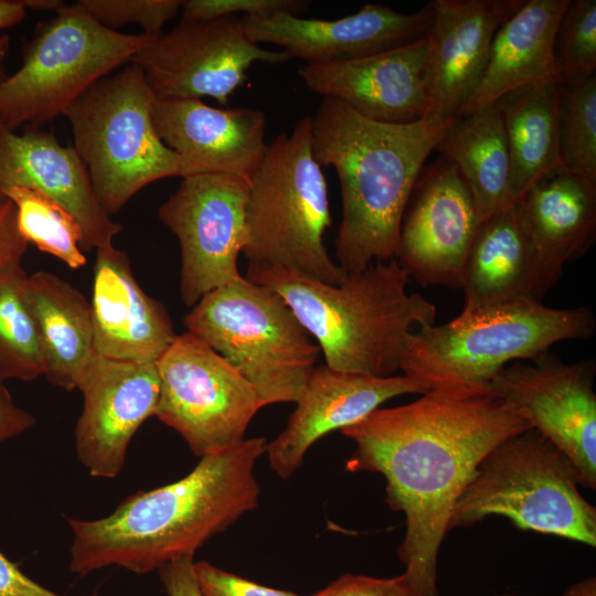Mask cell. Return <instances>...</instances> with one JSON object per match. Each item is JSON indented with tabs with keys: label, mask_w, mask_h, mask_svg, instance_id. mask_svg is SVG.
<instances>
[{
	"label": "cell",
	"mask_w": 596,
	"mask_h": 596,
	"mask_svg": "<svg viewBox=\"0 0 596 596\" xmlns=\"http://www.w3.org/2000/svg\"><path fill=\"white\" fill-rule=\"evenodd\" d=\"M530 428L488 386L449 384L341 430L355 445L345 469L381 473L389 507L405 517L398 556L416 596H438L439 549L478 465Z\"/></svg>",
	"instance_id": "6da1fadb"
},
{
	"label": "cell",
	"mask_w": 596,
	"mask_h": 596,
	"mask_svg": "<svg viewBox=\"0 0 596 596\" xmlns=\"http://www.w3.org/2000/svg\"><path fill=\"white\" fill-rule=\"evenodd\" d=\"M266 446L264 437L244 438L200 457L178 481L128 496L107 517L66 518L73 535L71 571L85 576L119 566L148 574L193 557L209 539L256 508L260 489L254 469Z\"/></svg>",
	"instance_id": "7a4b0ae2"
},
{
	"label": "cell",
	"mask_w": 596,
	"mask_h": 596,
	"mask_svg": "<svg viewBox=\"0 0 596 596\" xmlns=\"http://www.w3.org/2000/svg\"><path fill=\"white\" fill-rule=\"evenodd\" d=\"M451 119L384 124L322 99L311 117V149L317 163L332 166L339 178L336 263L345 273L395 258L412 189Z\"/></svg>",
	"instance_id": "3957f363"
},
{
	"label": "cell",
	"mask_w": 596,
	"mask_h": 596,
	"mask_svg": "<svg viewBox=\"0 0 596 596\" xmlns=\"http://www.w3.org/2000/svg\"><path fill=\"white\" fill-rule=\"evenodd\" d=\"M245 277L276 291L315 339L330 369L375 377L401 370L412 328L435 324L436 307L407 292L396 259L347 273L329 285L285 268L247 269Z\"/></svg>",
	"instance_id": "277c9868"
},
{
	"label": "cell",
	"mask_w": 596,
	"mask_h": 596,
	"mask_svg": "<svg viewBox=\"0 0 596 596\" xmlns=\"http://www.w3.org/2000/svg\"><path fill=\"white\" fill-rule=\"evenodd\" d=\"M246 225L247 269L285 268L329 285L344 279L323 241L331 215L327 181L312 156L311 116L267 146L249 181Z\"/></svg>",
	"instance_id": "5b68a950"
},
{
	"label": "cell",
	"mask_w": 596,
	"mask_h": 596,
	"mask_svg": "<svg viewBox=\"0 0 596 596\" xmlns=\"http://www.w3.org/2000/svg\"><path fill=\"white\" fill-rule=\"evenodd\" d=\"M592 309H556L533 298H515L472 312H460L440 326L414 332L403 358L404 375L432 387L449 384L488 386L514 360H534L561 341L590 339Z\"/></svg>",
	"instance_id": "8992f818"
},
{
	"label": "cell",
	"mask_w": 596,
	"mask_h": 596,
	"mask_svg": "<svg viewBox=\"0 0 596 596\" xmlns=\"http://www.w3.org/2000/svg\"><path fill=\"white\" fill-rule=\"evenodd\" d=\"M155 100L142 70L130 62L92 84L63 114L97 201L109 216L152 182L198 173L159 137Z\"/></svg>",
	"instance_id": "52a82bcc"
},
{
	"label": "cell",
	"mask_w": 596,
	"mask_h": 596,
	"mask_svg": "<svg viewBox=\"0 0 596 596\" xmlns=\"http://www.w3.org/2000/svg\"><path fill=\"white\" fill-rule=\"evenodd\" d=\"M573 462L535 429L497 445L454 507L449 531L502 515L514 526L596 546V509Z\"/></svg>",
	"instance_id": "ba28073f"
},
{
	"label": "cell",
	"mask_w": 596,
	"mask_h": 596,
	"mask_svg": "<svg viewBox=\"0 0 596 596\" xmlns=\"http://www.w3.org/2000/svg\"><path fill=\"white\" fill-rule=\"evenodd\" d=\"M184 326L245 376L264 406L296 403L321 353L287 302L245 276L206 294Z\"/></svg>",
	"instance_id": "9c48e42d"
},
{
	"label": "cell",
	"mask_w": 596,
	"mask_h": 596,
	"mask_svg": "<svg viewBox=\"0 0 596 596\" xmlns=\"http://www.w3.org/2000/svg\"><path fill=\"white\" fill-rule=\"evenodd\" d=\"M157 36L108 29L77 2L65 3L55 17L36 24L21 66L0 83V121L12 130L41 128Z\"/></svg>",
	"instance_id": "30bf717a"
},
{
	"label": "cell",
	"mask_w": 596,
	"mask_h": 596,
	"mask_svg": "<svg viewBox=\"0 0 596 596\" xmlns=\"http://www.w3.org/2000/svg\"><path fill=\"white\" fill-rule=\"evenodd\" d=\"M156 365L160 394L155 416L199 457L243 440L264 407L245 376L189 331L177 336Z\"/></svg>",
	"instance_id": "8fae6325"
},
{
	"label": "cell",
	"mask_w": 596,
	"mask_h": 596,
	"mask_svg": "<svg viewBox=\"0 0 596 596\" xmlns=\"http://www.w3.org/2000/svg\"><path fill=\"white\" fill-rule=\"evenodd\" d=\"M249 182L225 173L181 178L163 202L159 220L180 246L179 291L187 307L237 280L238 256L247 243L246 205Z\"/></svg>",
	"instance_id": "7c38bea8"
},
{
	"label": "cell",
	"mask_w": 596,
	"mask_h": 596,
	"mask_svg": "<svg viewBox=\"0 0 596 596\" xmlns=\"http://www.w3.org/2000/svg\"><path fill=\"white\" fill-rule=\"evenodd\" d=\"M283 50H264L248 38L243 17L182 19L158 35L130 62L143 72L157 99H201L226 105L256 62L284 63Z\"/></svg>",
	"instance_id": "4fadbf2b"
},
{
	"label": "cell",
	"mask_w": 596,
	"mask_h": 596,
	"mask_svg": "<svg viewBox=\"0 0 596 596\" xmlns=\"http://www.w3.org/2000/svg\"><path fill=\"white\" fill-rule=\"evenodd\" d=\"M594 359L565 363L545 353L507 364L488 383L531 428L557 447L578 471L581 486L596 487Z\"/></svg>",
	"instance_id": "5bb4252c"
},
{
	"label": "cell",
	"mask_w": 596,
	"mask_h": 596,
	"mask_svg": "<svg viewBox=\"0 0 596 596\" xmlns=\"http://www.w3.org/2000/svg\"><path fill=\"white\" fill-rule=\"evenodd\" d=\"M481 224L456 166L439 156L424 164L405 207L396 262L423 286L461 289L464 268Z\"/></svg>",
	"instance_id": "9a60e30c"
},
{
	"label": "cell",
	"mask_w": 596,
	"mask_h": 596,
	"mask_svg": "<svg viewBox=\"0 0 596 596\" xmlns=\"http://www.w3.org/2000/svg\"><path fill=\"white\" fill-rule=\"evenodd\" d=\"M83 409L75 426V450L95 478L117 477L139 427L156 414L160 379L156 363L95 353L77 386Z\"/></svg>",
	"instance_id": "2e32d148"
},
{
	"label": "cell",
	"mask_w": 596,
	"mask_h": 596,
	"mask_svg": "<svg viewBox=\"0 0 596 596\" xmlns=\"http://www.w3.org/2000/svg\"><path fill=\"white\" fill-rule=\"evenodd\" d=\"M432 19L430 2L414 13L366 3L336 20L304 19L287 12L269 18L243 17L251 41L277 45L306 64L355 60L407 45L426 36Z\"/></svg>",
	"instance_id": "e0dca14e"
},
{
	"label": "cell",
	"mask_w": 596,
	"mask_h": 596,
	"mask_svg": "<svg viewBox=\"0 0 596 596\" xmlns=\"http://www.w3.org/2000/svg\"><path fill=\"white\" fill-rule=\"evenodd\" d=\"M524 0H433L426 33V118L455 117L483 76L499 28ZM425 118V119H426Z\"/></svg>",
	"instance_id": "ac0fdd59"
},
{
	"label": "cell",
	"mask_w": 596,
	"mask_h": 596,
	"mask_svg": "<svg viewBox=\"0 0 596 596\" xmlns=\"http://www.w3.org/2000/svg\"><path fill=\"white\" fill-rule=\"evenodd\" d=\"M429 390L426 383L404 374L375 377L317 365L286 427L267 443L265 454L270 468L280 478H288L321 437L359 423L395 396Z\"/></svg>",
	"instance_id": "d6986e66"
},
{
	"label": "cell",
	"mask_w": 596,
	"mask_h": 596,
	"mask_svg": "<svg viewBox=\"0 0 596 596\" xmlns=\"http://www.w3.org/2000/svg\"><path fill=\"white\" fill-rule=\"evenodd\" d=\"M426 38L361 58L305 64L298 75L311 92L384 124L426 118Z\"/></svg>",
	"instance_id": "ffe728a7"
},
{
	"label": "cell",
	"mask_w": 596,
	"mask_h": 596,
	"mask_svg": "<svg viewBox=\"0 0 596 596\" xmlns=\"http://www.w3.org/2000/svg\"><path fill=\"white\" fill-rule=\"evenodd\" d=\"M11 187L42 192L63 206L81 226L87 251L113 245L123 228L102 209L73 146L41 128L19 134L0 121V193Z\"/></svg>",
	"instance_id": "44dd1931"
},
{
	"label": "cell",
	"mask_w": 596,
	"mask_h": 596,
	"mask_svg": "<svg viewBox=\"0 0 596 596\" xmlns=\"http://www.w3.org/2000/svg\"><path fill=\"white\" fill-rule=\"evenodd\" d=\"M155 128L162 141L198 173L251 181L266 150V116L255 108H216L201 99H157Z\"/></svg>",
	"instance_id": "7402d4cb"
},
{
	"label": "cell",
	"mask_w": 596,
	"mask_h": 596,
	"mask_svg": "<svg viewBox=\"0 0 596 596\" xmlns=\"http://www.w3.org/2000/svg\"><path fill=\"white\" fill-rule=\"evenodd\" d=\"M95 352L110 359L156 363L177 338L167 308L136 280L128 254L96 249L91 301Z\"/></svg>",
	"instance_id": "603a6c76"
},
{
	"label": "cell",
	"mask_w": 596,
	"mask_h": 596,
	"mask_svg": "<svg viewBox=\"0 0 596 596\" xmlns=\"http://www.w3.org/2000/svg\"><path fill=\"white\" fill-rule=\"evenodd\" d=\"M515 204L538 252L546 292L564 266L595 242L596 181L561 167L531 184Z\"/></svg>",
	"instance_id": "cb8c5ba5"
},
{
	"label": "cell",
	"mask_w": 596,
	"mask_h": 596,
	"mask_svg": "<svg viewBox=\"0 0 596 596\" xmlns=\"http://www.w3.org/2000/svg\"><path fill=\"white\" fill-rule=\"evenodd\" d=\"M461 289V312L515 298L541 301L545 295L538 252L518 204L480 224L466 259Z\"/></svg>",
	"instance_id": "d4e9b609"
},
{
	"label": "cell",
	"mask_w": 596,
	"mask_h": 596,
	"mask_svg": "<svg viewBox=\"0 0 596 596\" xmlns=\"http://www.w3.org/2000/svg\"><path fill=\"white\" fill-rule=\"evenodd\" d=\"M568 1L524 0L496 33L481 82L457 115L555 78V34Z\"/></svg>",
	"instance_id": "484cf974"
},
{
	"label": "cell",
	"mask_w": 596,
	"mask_h": 596,
	"mask_svg": "<svg viewBox=\"0 0 596 596\" xmlns=\"http://www.w3.org/2000/svg\"><path fill=\"white\" fill-rule=\"evenodd\" d=\"M25 291L42 345L44 376L65 391L77 389L96 353L91 302L70 283L43 270L28 276Z\"/></svg>",
	"instance_id": "4316f807"
},
{
	"label": "cell",
	"mask_w": 596,
	"mask_h": 596,
	"mask_svg": "<svg viewBox=\"0 0 596 596\" xmlns=\"http://www.w3.org/2000/svg\"><path fill=\"white\" fill-rule=\"evenodd\" d=\"M558 87L555 78H549L498 102L510 162L505 207L518 203L536 180L562 167Z\"/></svg>",
	"instance_id": "83f0119b"
},
{
	"label": "cell",
	"mask_w": 596,
	"mask_h": 596,
	"mask_svg": "<svg viewBox=\"0 0 596 596\" xmlns=\"http://www.w3.org/2000/svg\"><path fill=\"white\" fill-rule=\"evenodd\" d=\"M434 150L460 172L481 223L505 209L510 162L498 102L453 117Z\"/></svg>",
	"instance_id": "f1b7e54d"
},
{
	"label": "cell",
	"mask_w": 596,
	"mask_h": 596,
	"mask_svg": "<svg viewBox=\"0 0 596 596\" xmlns=\"http://www.w3.org/2000/svg\"><path fill=\"white\" fill-rule=\"evenodd\" d=\"M21 265L0 272V381H33L45 373Z\"/></svg>",
	"instance_id": "f546056e"
},
{
	"label": "cell",
	"mask_w": 596,
	"mask_h": 596,
	"mask_svg": "<svg viewBox=\"0 0 596 596\" xmlns=\"http://www.w3.org/2000/svg\"><path fill=\"white\" fill-rule=\"evenodd\" d=\"M17 210L19 232L36 248L53 255L73 269L87 262L79 248L84 235L75 219L46 194L22 187L2 192Z\"/></svg>",
	"instance_id": "4dcf8cb0"
},
{
	"label": "cell",
	"mask_w": 596,
	"mask_h": 596,
	"mask_svg": "<svg viewBox=\"0 0 596 596\" xmlns=\"http://www.w3.org/2000/svg\"><path fill=\"white\" fill-rule=\"evenodd\" d=\"M558 151L564 169L596 181V76L560 84Z\"/></svg>",
	"instance_id": "1f68e13d"
},
{
	"label": "cell",
	"mask_w": 596,
	"mask_h": 596,
	"mask_svg": "<svg viewBox=\"0 0 596 596\" xmlns=\"http://www.w3.org/2000/svg\"><path fill=\"white\" fill-rule=\"evenodd\" d=\"M553 55L558 84L574 86L595 76V0L568 1L557 26Z\"/></svg>",
	"instance_id": "d6a6232c"
},
{
	"label": "cell",
	"mask_w": 596,
	"mask_h": 596,
	"mask_svg": "<svg viewBox=\"0 0 596 596\" xmlns=\"http://www.w3.org/2000/svg\"><path fill=\"white\" fill-rule=\"evenodd\" d=\"M77 3L108 29L138 24L149 35L161 34L163 25L182 7L180 0H79Z\"/></svg>",
	"instance_id": "836d02e7"
},
{
	"label": "cell",
	"mask_w": 596,
	"mask_h": 596,
	"mask_svg": "<svg viewBox=\"0 0 596 596\" xmlns=\"http://www.w3.org/2000/svg\"><path fill=\"white\" fill-rule=\"evenodd\" d=\"M309 1L300 0H187L182 1V19L210 20L238 15L269 18L280 12L298 15Z\"/></svg>",
	"instance_id": "e575fe53"
},
{
	"label": "cell",
	"mask_w": 596,
	"mask_h": 596,
	"mask_svg": "<svg viewBox=\"0 0 596 596\" xmlns=\"http://www.w3.org/2000/svg\"><path fill=\"white\" fill-rule=\"evenodd\" d=\"M193 567L202 596H301L260 585L207 562H194Z\"/></svg>",
	"instance_id": "d590c367"
},
{
	"label": "cell",
	"mask_w": 596,
	"mask_h": 596,
	"mask_svg": "<svg viewBox=\"0 0 596 596\" xmlns=\"http://www.w3.org/2000/svg\"><path fill=\"white\" fill-rule=\"evenodd\" d=\"M312 596H416L403 574L391 578L345 574Z\"/></svg>",
	"instance_id": "8d00e7d4"
},
{
	"label": "cell",
	"mask_w": 596,
	"mask_h": 596,
	"mask_svg": "<svg viewBox=\"0 0 596 596\" xmlns=\"http://www.w3.org/2000/svg\"><path fill=\"white\" fill-rule=\"evenodd\" d=\"M28 245L18 228L14 204L0 193V272L21 265Z\"/></svg>",
	"instance_id": "74e56055"
},
{
	"label": "cell",
	"mask_w": 596,
	"mask_h": 596,
	"mask_svg": "<svg viewBox=\"0 0 596 596\" xmlns=\"http://www.w3.org/2000/svg\"><path fill=\"white\" fill-rule=\"evenodd\" d=\"M193 557L173 560L158 570L168 596H202L194 575Z\"/></svg>",
	"instance_id": "f35d334b"
},
{
	"label": "cell",
	"mask_w": 596,
	"mask_h": 596,
	"mask_svg": "<svg viewBox=\"0 0 596 596\" xmlns=\"http://www.w3.org/2000/svg\"><path fill=\"white\" fill-rule=\"evenodd\" d=\"M0 596H62L28 577L0 551ZM88 596H98L96 593Z\"/></svg>",
	"instance_id": "ab89813d"
},
{
	"label": "cell",
	"mask_w": 596,
	"mask_h": 596,
	"mask_svg": "<svg viewBox=\"0 0 596 596\" xmlns=\"http://www.w3.org/2000/svg\"><path fill=\"white\" fill-rule=\"evenodd\" d=\"M35 423V417L14 403L4 382L0 381V443L28 432Z\"/></svg>",
	"instance_id": "60d3db41"
},
{
	"label": "cell",
	"mask_w": 596,
	"mask_h": 596,
	"mask_svg": "<svg viewBox=\"0 0 596 596\" xmlns=\"http://www.w3.org/2000/svg\"><path fill=\"white\" fill-rule=\"evenodd\" d=\"M26 11L21 0H0V31L21 23Z\"/></svg>",
	"instance_id": "b9f144b4"
},
{
	"label": "cell",
	"mask_w": 596,
	"mask_h": 596,
	"mask_svg": "<svg viewBox=\"0 0 596 596\" xmlns=\"http://www.w3.org/2000/svg\"><path fill=\"white\" fill-rule=\"evenodd\" d=\"M562 596H596V579L588 577L572 584Z\"/></svg>",
	"instance_id": "7bdbcfd3"
},
{
	"label": "cell",
	"mask_w": 596,
	"mask_h": 596,
	"mask_svg": "<svg viewBox=\"0 0 596 596\" xmlns=\"http://www.w3.org/2000/svg\"><path fill=\"white\" fill-rule=\"evenodd\" d=\"M24 8L35 11H50L56 13L65 2L61 0H21Z\"/></svg>",
	"instance_id": "ee69618b"
},
{
	"label": "cell",
	"mask_w": 596,
	"mask_h": 596,
	"mask_svg": "<svg viewBox=\"0 0 596 596\" xmlns=\"http://www.w3.org/2000/svg\"><path fill=\"white\" fill-rule=\"evenodd\" d=\"M10 51V36L7 33H0V83L8 76L7 58Z\"/></svg>",
	"instance_id": "f6af8a7d"
},
{
	"label": "cell",
	"mask_w": 596,
	"mask_h": 596,
	"mask_svg": "<svg viewBox=\"0 0 596 596\" xmlns=\"http://www.w3.org/2000/svg\"><path fill=\"white\" fill-rule=\"evenodd\" d=\"M498 596H515L513 594H501V595H498Z\"/></svg>",
	"instance_id": "bcb514c9"
}]
</instances>
